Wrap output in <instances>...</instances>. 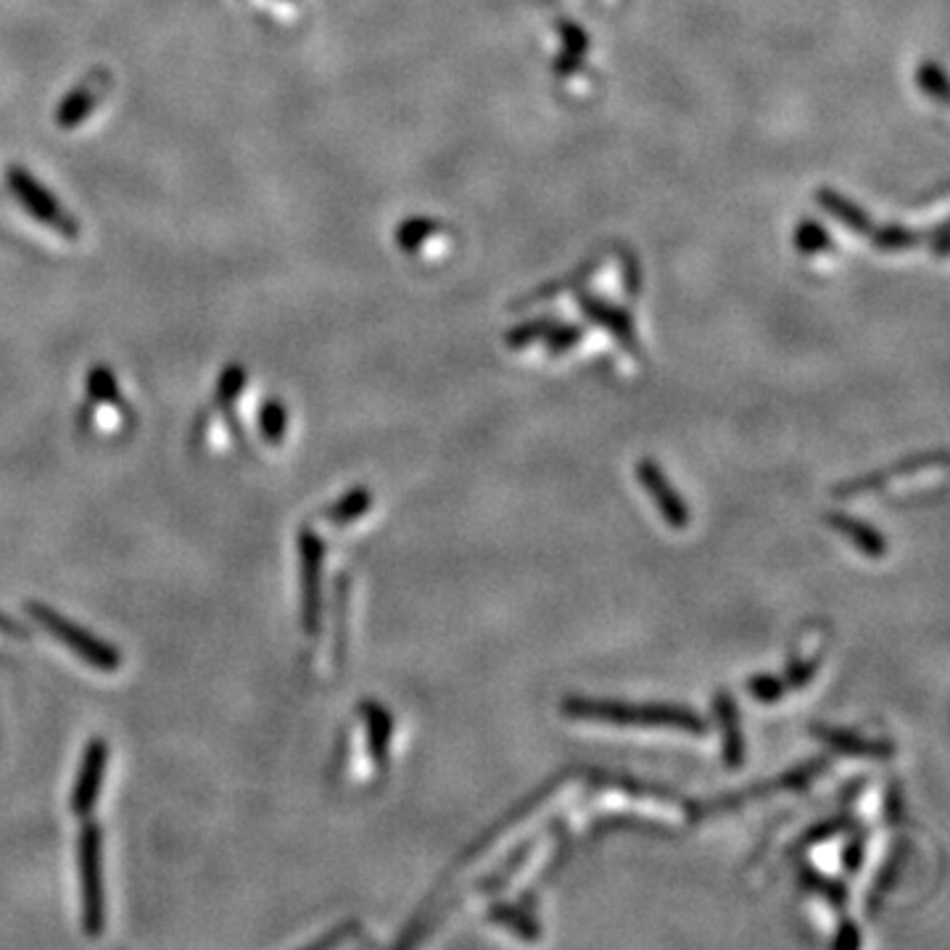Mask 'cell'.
<instances>
[{
  "label": "cell",
  "instance_id": "20",
  "mask_svg": "<svg viewBox=\"0 0 950 950\" xmlns=\"http://www.w3.org/2000/svg\"><path fill=\"white\" fill-rule=\"evenodd\" d=\"M800 882H803L805 890L816 892V896H821L824 900H827L831 909L842 911L848 905L845 885H840V882H835V879L824 877V874L818 872V868L811 866V864H805L803 868H800Z\"/></svg>",
  "mask_w": 950,
  "mask_h": 950
},
{
  "label": "cell",
  "instance_id": "12",
  "mask_svg": "<svg viewBox=\"0 0 950 950\" xmlns=\"http://www.w3.org/2000/svg\"><path fill=\"white\" fill-rule=\"evenodd\" d=\"M827 523L831 531H837L840 536H845V539L853 544L855 549H858L861 555L868 560H882L887 555V549H890V544L882 534H879L877 528L872 526V523L861 521V517L845 515V512H829Z\"/></svg>",
  "mask_w": 950,
  "mask_h": 950
},
{
  "label": "cell",
  "instance_id": "6",
  "mask_svg": "<svg viewBox=\"0 0 950 950\" xmlns=\"http://www.w3.org/2000/svg\"><path fill=\"white\" fill-rule=\"evenodd\" d=\"M80 874H83V900H85V929L87 935L101 933V868H98V829L87 827L80 845Z\"/></svg>",
  "mask_w": 950,
  "mask_h": 950
},
{
  "label": "cell",
  "instance_id": "10",
  "mask_svg": "<svg viewBox=\"0 0 950 950\" xmlns=\"http://www.w3.org/2000/svg\"><path fill=\"white\" fill-rule=\"evenodd\" d=\"M304 560V626L317 631L320 626V576H322V541L315 534H302Z\"/></svg>",
  "mask_w": 950,
  "mask_h": 950
},
{
  "label": "cell",
  "instance_id": "7",
  "mask_svg": "<svg viewBox=\"0 0 950 950\" xmlns=\"http://www.w3.org/2000/svg\"><path fill=\"white\" fill-rule=\"evenodd\" d=\"M811 734L818 736L824 745L837 750V753L850 755V758L885 760V758H892V755H896V747H892L887 740H868V736L855 734V731H850V729L827 727V723H814V727H811Z\"/></svg>",
  "mask_w": 950,
  "mask_h": 950
},
{
  "label": "cell",
  "instance_id": "4",
  "mask_svg": "<svg viewBox=\"0 0 950 950\" xmlns=\"http://www.w3.org/2000/svg\"><path fill=\"white\" fill-rule=\"evenodd\" d=\"M636 478H640L642 489L647 491V497L653 499L655 508H658L660 517L668 523L673 531H684L690 526L692 515L690 508H686L684 497L673 489V484L668 480V475L662 473L660 462L645 458L636 465Z\"/></svg>",
  "mask_w": 950,
  "mask_h": 950
},
{
  "label": "cell",
  "instance_id": "15",
  "mask_svg": "<svg viewBox=\"0 0 950 950\" xmlns=\"http://www.w3.org/2000/svg\"><path fill=\"white\" fill-rule=\"evenodd\" d=\"M362 712L367 718V736H370V753L375 766L383 768L389 760V745H391V712L378 703H362Z\"/></svg>",
  "mask_w": 950,
  "mask_h": 950
},
{
  "label": "cell",
  "instance_id": "8",
  "mask_svg": "<svg viewBox=\"0 0 950 950\" xmlns=\"http://www.w3.org/2000/svg\"><path fill=\"white\" fill-rule=\"evenodd\" d=\"M942 465H946V452H942V449L940 452H924V454H916V458H911V460L898 462V465L890 467V471L861 475V478L848 480V484H840L831 494H835V497H858V494H864V491L885 489L887 480L898 478V475H911L916 471H924V467H942Z\"/></svg>",
  "mask_w": 950,
  "mask_h": 950
},
{
  "label": "cell",
  "instance_id": "25",
  "mask_svg": "<svg viewBox=\"0 0 950 950\" xmlns=\"http://www.w3.org/2000/svg\"><path fill=\"white\" fill-rule=\"evenodd\" d=\"M747 692L755 703L774 705L779 703V699H784L787 692H790V686H787L784 679L774 677V673H755V677L747 681Z\"/></svg>",
  "mask_w": 950,
  "mask_h": 950
},
{
  "label": "cell",
  "instance_id": "5",
  "mask_svg": "<svg viewBox=\"0 0 950 950\" xmlns=\"http://www.w3.org/2000/svg\"><path fill=\"white\" fill-rule=\"evenodd\" d=\"M578 309L592 325H597L605 333H610L618 346L626 349L629 354L640 356V336H636L634 317L623 306L612 304L602 296H594V293H578Z\"/></svg>",
  "mask_w": 950,
  "mask_h": 950
},
{
  "label": "cell",
  "instance_id": "29",
  "mask_svg": "<svg viewBox=\"0 0 950 950\" xmlns=\"http://www.w3.org/2000/svg\"><path fill=\"white\" fill-rule=\"evenodd\" d=\"M261 434H265L267 441H280L285 434V407L278 402V399H270V402L261 407Z\"/></svg>",
  "mask_w": 950,
  "mask_h": 950
},
{
  "label": "cell",
  "instance_id": "21",
  "mask_svg": "<svg viewBox=\"0 0 950 950\" xmlns=\"http://www.w3.org/2000/svg\"><path fill=\"white\" fill-rule=\"evenodd\" d=\"M555 325L558 322H555L552 317H534V320L515 325V328L504 333V346L515 349V352L534 346V343L547 339V333L555 328Z\"/></svg>",
  "mask_w": 950,
  "mask_h": 950
},
{
  "label": "cell",
  "instance_id": "36",
  "mask_svg": "<svg viewBox=\"0 0 950 950\" xmlns=\"http://www.w3.org/2000/svg\"><path fill=\"white\" fill-rule=\"evenodd\" d=\"M935 254L940 256V259H946L948 256V233H946V224H937L935 230Z\"/></svg>",
  "mask_w": 950,
  "mask_h": 950
},
{
  "label": "cell",
  "instance_id": "28",
  "mask_svg": "<svg viewBox=\"0 0 950 950\" xmlns=\"http://www.w3.org/2000/svg\"><path fill=\"white\" fill-rule=\"evenodd\" d=\"M850 827H853V824H850L848 818H842V816L829 818V821L816 824V827H811L808 831H805V835L797 840V848H814V845H818V842H827V840H831V837L842 835V831H848Z\"/></svg>",
  "mask_w": 950,
  "mask_h": 950
},
{
  "label": "cell",
  "instance_id": "14",
  "mask_svg": "<svg viewBox=\"0 0 950 950\" xmlns=\"http://www.w3.org/2000/svg\"><path fill=\"white\" fill-rule=\"evenodd\" d=\"M106 755H109V747H106L101 740H96L90 747H87L83 774H80L77 790H74V797H72V808L77 816L90 814L93 803H96L98 787H101V774L106 766Z\"/></svg>",
  "mask_w": 950,
  "mask_h": 950
},
{
  "label": "cell",
  "instance_id": "35",
  "mask_svg": "<svg viewBox=\"0 0 950 950\" xmlns=\"http://www.w3.org/2000/svg\"><path fill=\"white\" fill-rule=\"evenodd\" d=\"M885 816L890 818V821H898V818L903 816V800H900L898 787H892V790L887 792V797H885Z\"/></svg>",
  "mask_w": 950,
  "mask_h": 950
},
{
  "label": "cell",
  "instance_id": "27",
  "mask_svg": "<svg viewBox=\"0 0 950 950\" xmlns=\"http://www.w3.org/2000/svg\"><path fill=\"white\" fill-rule=\"evenodd\" d=\"M558 35H560V42H562V51H568V53H576V56H586L589 53V48H592V37H589V33H586L584 27H581V24H576V22H568V19H560L558 22Z\"/></svg>",
  "mask_w": 950,
  "mask_h": 950
},
{
  "label": "cell",
  "instance_id": "16",
  "mask_svg": "<svg viewBox=\"0 0 950 950\" xmlns=\"http://www.w3.org/2000/svg\"><path fill=\"white\" fill-rule=\"evenodd\" d=\"M489 918L494 924H499V927L510 929L512 935H517L521 940H539V922H536L534 914L526 909H521V905H512V903H497L489 911Z\"/></svg>",
  "mask_w": 950,
  "mask_h": 950
},
{
  "label": "cell",
  "instance_id": "13",
  "mask_svg": "<svg viewBox=\"0 0 950 950\" xmlns=\"http://www.w3.org/2000/svg\"><path fill=\"white\" fill-rule=\"evenodd\" d=\"M814 198H816V204L821 206V209L827 211L829 217H835L837 222L845 224V228L853 235L868 238V233H872V230L877 228V224H874V220H872V215H868L864 206L855 204L853 198L842 196V193H837L835 187H818Z\"/></svg>",
  "mask_w": 950,
  "mask_h": 950
},
{
  "label": "cell",
  "instance_id": "34",
  "mask_svg": "<svg viewBox=\"0 0 950 950\" xmlns=\"http://www.w3.org/2000/svg\"><path fill=\"white\" fill-rule=\"evenodd\" d=\"M858 946H861L858 927H855V922H850V918H842L840 929H837V935H835V948L853 950V948H858Z\"/></svg>",
  "mask_w": 950,
  "mask_h": 950
},
{
  "label": "cell",
  "instance_id": "22",
  "mask_svg": "<svg viewBox=\"0 0 950 950\" xmlns=\"http://www.w3.org/2000/svg\"><path fill=\"white\" fill-rule=\"evenodd\" d=\"M599 267H602V259H594V261L589 259L586 265H581L576 272H571L565 280H560V283H547V285H541V289H536L534 293H531V299L526 296V302L523 304H539V302H547V299H555V293H560V291L581 289L586 280L594 278V272H597Z\"/></svg>",
  "mask_w": 950,
  "mask_h": 950
},
{
  "label": "cell",
  "instance_id": "1",
  "mask_svg": "<svg viewBox=\"0 0 950 950\" xmlns=\"http://www.w3.org/2000/svg\"><path fill=\"white\" fill-rule=\"evenodd\" d=\"M560 710L573 721L612 723V727H645V729H679L690 734H708V721L686 705L671 703H610V699L565 697Z\"/></svg>",
  "mask_w": 950,
  "mask_h": 950
},
{
  "label": "cell",
  "instance_id": "33",
  "mask_svg": "<svg viewBox=\"0 0 950 950\" xmlns=\"http://www.w3.org/2000/svg\"><path fill=\"white\" fill-rule=\"evenodd\" d=\"M552 69H555V74H558V77H562V80L576 77V74L581 72V69H584V56L560 51V53H558V59H555Z\"/></svg>",
  "mask_w": 950,
  "mask_h": 950
},
{
  "label": "cell",
  "instance_id": "3",
  "mask_svg": "<svg viewBox=\"0 0 950 950\" xmlns=\"http://www.w3.org/2000/svg\"><path fill=\"white\" fill-rule=\"evenodd\" d=\"M29 612L37 618V621L42 623L59 642H64L69 649H74V653L80 655V658L90 662V666L101 668V671H117L119 668V655L111 649L109 645H101L98 640H93V636H87L83 629L72 626V623L64 621L61 616H56L51 608H46V605H29Z\"/></svg>",
  "mask_w": 950,
  "mask_h": 950
},
{
  "label": "cell",
  "instance_id": "9",
  "mask_svg": "<svg viewBox=\"0 0 950 950\" xmlns=\"http://www.w3.org/2000/svg\"><path fill=\"white\" fill-rule=\"evenodd\" d=\"M106 87H109V74L103 77L101 72H96L90 80L80 83L72 93H69L64 101L59 103V109H56V124H59L61 130H74L77 124H83L85 119L96 111Z\"/></svg>",
  "mask_w": 950,
  "mask_h": 950
},
{
  "label": "cell",
  "instance_id": "17",
  "mask_svg": "<svg viewBox=\"0 0 950 950\" xmlns=\"http://www.w3.org/2000/svg\"><path fill=\"white\" fill-rule=\"evenodd\" d=\"M868 241H872V246L877 248V252L898 254V252H909V248H916L924 238L914 228L890 222V224H882V228H874L872 233H868Z\"/></svg>",
  "mask_w": 950,
  "mask_h": 950
},
{
  "label": "cell",
  "instance_id": "2",
  "mask_svg": "<svg viewBox=\"0 0 950 950\" xmlns=\"http://www.w3.org/2000/svg\"><path fill=\"white\" fill-rule=\"evenodd\" d=\"M5 183L9 191L14 193V198L37 222L48 224L53 233H59L66 241H77L80 238V224L69 217V211L53 198V193L46 185H40L24 167H9L5 172Z\"/></svg>",
  "mask_w": 950,
  "mask_h": 950
},
{
  "label": "cell",
  "instance_id": "23",
  "mask_svg": "<svg viewBox=\"0 0 950 950\" xmlns=\"http://www.w3.org/2000/svg\"><path fill=\"white\" fill-rule=\"evenodd\" d=\"M916 85L929 101L946 106L948 101V74L937 61H922V66L916 69Z\"/></svg>",
  "mask_w": 950,
  "mask_h": 950
},
{
  "label": "cell",
  "instance_id": "24",
  "mask_svg": "<svg viewBox=\"0 0 950 950\" xmlns=\"http://www.w3.org/2000/svg\"><path fill=\"white\" fill-rule=\"evenodd\" d=\"M373 504V494L367 489H354L349 491L346 497L341 499V502H336L333 508L328 510L330 523H336V526H346V523L360 521L362 515H365L367 510H370Z\"/></svg>",
  "mask_w": 950,
  "mask_h": 950
},
{
  "label": "cell",
  "instance_id": "31",
  "mask_svg": "<svg viewBox=\"0 0 950 950\" xmlns=\"http://www.w3.org/2000/svg\"><path fill=\"white\" fill-rule=\"evenodd\" d=\"M864 861H866V837L855 835L845 845V850H842V868H845V874L853 877V874L861 872Z\"/></svg>",
  "mask_w": 950,
  "mask_h": 950
},
{
  "label": "cell",
  "instance_id": "11",
  "mask_svg": "<svg viewBox=\"0 0 950 950\" xmlns=\"http://www.w3.org/2000/svg\"><path fill=\"white\" fill-rule=\"evenodd\" d=\"M712 710H716L723 731V764L727 768H740L745 764V734H742L740 708H736L734 697L721 690L712 697Z\"/></svg>",
  "mask_w": 950,
  "mask_h": 950
},
{
  "label": "cell",
  "instance_id": "19",
  "mask_svg": "<svg viewBox=\"0 0 950 950\" xmlns=\"http://www.w3.org/2000/svg\"><path fill=\"white\" fill-rule=\"evenodd\" d=\"M800 256H827L835 252V241H831L829 230L818 220H800L792 235Z\"/></svg>",
  "mask_w": 950,
  "mask_h": 950
},
{
  "label": "cell",
  "instance_id": "26",
  "mask_svg": "<svg viewBox=\"0 0 950 950\" xmlns=\"http://www.w3.org/2000/svg\"><path fill=\"white\" fill-rule=\"evenodd\" d=\"M586 330L581 328V325H555L552 330L547 333V339H544V349H547L549 356H562L568 354L571 349H576L581 341H584Z\"/></svg>",
  "mask_w": 950,
  "mask_h": 950
},
{
  "label": "cell",
  "instance_id": "18",
  "mask_svg": "<svg viewBox=\"0 0 950 950\" xmlns=\"http://www.w3.org/2000/svg\"><path fill=\"white\" fill-rule=\"evenodd\" d=\"M436 235H441L439 222L430 220V217H410V220L397 224V235L393 238H397V246L402 248L404 254L417 256L425 243Z\"/></svg>",
  "mask_w": 950,
  "mask_h": 950
},
{
  "label": "cell",
  "instance_id": "32",
  "mask_svg": "<svg viewBox=\"0 0 950 950\" xmlns=\"http://www.w3.org/2000/svg\"><path fill=\"white\" fill-rule=\"evenodd\" d=\"M243 380H246V373H243V367H238V365L228 367V370H224L222 378H220V389H217V399H220L222 404L233 402V399L238 397V391L243 389Z\"/></svg>",
  "mask_w": 950,
  "mask_h": 950
},
{
  "label": "cell",
  "instance_id": "30",
  "mask_svg": "<svg viewBox=\"0 0 950 950\" xmlns=\"http://www.w3.org/2000/svg\"><path fill=\"white\" fill-rule=\"evenodd\" d=\"M87 389H90V397L98 399V402H117L114 375L106 370V367H96V370L90 373V378H87Z\"/></svg>",
  "mask_w": 950,
  "mask_h": 950
}]
</instances>
